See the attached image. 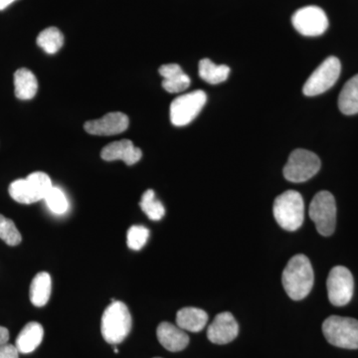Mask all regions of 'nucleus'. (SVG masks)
<instances>
[{
    "label": "nucleus",
    "mask_w": 358,
    "mask_h": 358,
    "mask_svg": "<svg viewBox=\"0 0 358 358\" xmlns=\"http://www.w3.org/2000/svg\"><path fill=\"white\" fill-rule=\"evenodd\" d=\"M282 286L294 301L305 299L312 291L315 274L310 261L303 254L294 256L287 264L282 275Z\"/></svg>",
    "instance_id": "f257e3e1"
},
{
    "label": "nucleus",
    "mask_w": 358,
    "mask_h": 358,
    "mask_svg": "<svg viewBox=\"0 0 358 358\" xmlns=\"http://www.w3.org/2000/svg\"><path fill=\"white\" fill-rule=\"evenodd\" d=\"M131 326L133 320L128 307L122 301H114L103 313L101 333L110 345H119L129 336Z\"/></svg>",
    "instance_id": "f03ea898"
},
{
    "label": "nucleus",
    "mask_w": 358,
    "mask_h": 358,
    "mask_svg": "<svg viewBox=\"0 0 358 358\" xmlns=\"http://www.w3.org/2000/svg\"><path fill=\"white\" fill-rule=\"evenodd\" d=\"M273 213L282 229H300L305 219V203L301 193L294 190H287L282 193L275 200Z\"/></svg>",
    "instance_id": "7ed1b4c3"
},
{
    "label": "nucleus",
    "mask_w": 358,
    "mask_h": 358,
    "mask_svg": "<svg viewBox=\"0 0 358 358\" xmlns=\"http://www.w3.org/2000/svg\"><path fill=\"white\" fill-rule=\"evenodd\" d=\"M52 181L48 174L37 171L25 179H17L9 186L11 199L21 204H32L44 200L50 192Z\"/></svg>",
    "instance_id": "20e7f679"
},
{
    "label": "nucleus",
    "mask_w": 358,
    "mask_h": 358,
    "mask_svg": "<svg viewBox=\"0 0 358 358\" xmlns=\"http://www.w3.org/2000/svg\"><path fill=\"white\" fill-rule=\"evenodd\" d=\"M322 333L331 345L345 350H358V320L331 315L322 324Z\"/></svg>",
    "instance_id": "39448f33"
},
{
    "label": "nucleus",
    "mask_w": 358,
    "mask_h": 358,
    "mask_svg": "<svg viewBox=\"0 0 358 358\" xmlns=\"http://www.w3.org/2000/svg\"><path fill=\"white\" fill-rule=\"evenodd\" d=\"M310 217L320 235L333 234L336 224V204L331 192H320L315 194L310 205Z\"/></svg>",
    "instance_id": "423d86ee"
},
{
    "label": "nucleus",
    "mask_w": 358,
    "mask_h": 358,
    "mask_svg": "<svg viewBox=\"0 0 358 358\" xmlns=\"http://www.w3.org/2000/svg\"><path fill=\"white\" fill-rule=\"evenodd\" d=\"M322 166L320 157L307 150H294L284 167V176L291 182H306L319 173Z\"/></svg>",
    "instance_id": "0eeeda50"
},
{
    "label": "nucleus",
    "mask_w": 358,
    "mask_h": 358,
    "mask_svg": "<svg viewBox=\"0 0 358 358\" xmlns=\"http://www.w3.org/2000/svg\"><path fill=\"white\" fill-rule=\"evenodd\" d=\"M203 91H194L174 99L171 105V121L173 126L185 127L199 115L206 103Z\"/></svg>",
    "instance_id": "6e6552de"
},
{
    "label": "nucleus",
    "mask_w": 358,
    "mask_h": 358,
    "mask_svg": "<svg viewBox=\"0 0 358 358\" xmlns=\"http://www.w3.org/2000/svg\"><path fill=\"white\" fill-rule=\"evenodd\" d=\"M341 71V65L338 58L334 56L327 58L303 85V94L313 96L324 93L338 82Z\"/></svg>",
    "instance_id": "1a4fd4ad"
},
{
    "label": "nucleus",
    "mask_w": 358,
    "mask_h": 358,
    "mask_svg": "<svg viewBox=\"0 0 358 358\" xmlns=\"http://www.w3.org/2000/svg\"><path fill=\"white\" fill-rule=\"evenodd\" d=\"M329 300L336 307H343L352 301L355 280L348 268L336 266L331 268L327 281Z\"/></svg>",
    "instance_id": "9d476101"
},
{
    "label": "nucleus",
    "mask_w": 358,
    "mask_h": 358,
    "mask_svg": "<svg viewBox=\"0 0 358 358\" xmlns=\"http://www.w3.org/2000/svg\"><path fill=\"white\" fill-rule=\"evenodd\" d=\"M292 23L296 31L308 37L320 36L329 27L326 13L320 7L313 6L296 10L292 17Z\"/></svg>",
    "instance_id": "9b49d317"
},
{
    "label": "nucleus",
    "mask_w": 358,
    "mask_h": 358,
    "mask_svg": "<svg viewBox=\"0 0 358 358\" xmlns=\"http://www.w3.org/2000/svg\"><path fill=\"white\" fill-rule=\"evenodd\" d=\"M239 326L232 313H219L207 329V338L215 345H227L237 338Z\"/></svg>",
    "instance_id": "f8f14e48"
},
{
    "label": "nucleus",
    "mask_w": 358,
    "mask_h": 358,
    "mask_svg": "<svg viewBox=\"0 0 358 358\" xmlns=\"http://www.w3.org/2000/svg\"><path fill=\"white\" fill-rule=\"evenodd\" d=\"M85 131L94 136H115L129 128L128 115L120 112L109 113L103 117L87 122Z\"/></svg>",
    "instance_id": "ddd939ff"
},
{
    "label": "nucleus",
    "mask_w": 358,
    "mask_h": 358,
    "mask_svg": "<svg viewBox=\"0 0 358 358\" xmlns=\"http://www.w3.org/2000/svg\"><path fill=\"white\" fill-rule=\"evenodd\" d=\"M101 157L106 162L122 160L128 166H134L136 162H140L143 152L140 148L134 147L131 141L122 140L114 141L103 148Z\"/></svg>",
    "instance_id": "4468645a"
},
{
    "label": "nucleus",
    "mask_w": 358,
    "mask_h": 358,
    "mask_svg": "<svg viewBox=\"0 0 358 358\" xmlns=\"http://www.w3.org/2000/svg\"><path fill=\"white\" fill-rule=\"evenodd\" d=\"M157 336L160 345L171 352H181L189 343V336L185 331L171 322H162L157 327Z\"/></svg>",
    "instance_id": "2eb2a0df"
},
{
    "label": "nucleus",
    "mask_w": 358,
    "mask_h": 358,
    "mask_svg": "<svg viewBox=\"0 0 358 358\" xmlns=\"http://www.w3.org/2000/svg\"><path fill=\"white\" fill-rule=\"evenodd\" d=\"M159 74L164 77L162 87L169 93H180L187 89L192 83L189 76L186 75L178 64L162 65L159 68Z\"/></svg>",
    "instance_id": "dca6fc26"
},
{
    "label": "nucleus",
    "mask_w": 358,
    "mask_h": 358,
    "mask_svg": "<svg viewBox=\"0 0 358 358\" xmlns=\"http://www.w3.org/2000/svg\"><path fill=\"white\" fill-rule=\"evenodd\" d=\"M44 336V329L41 324L31 322L23 327L16 338L15 346L20 353H31L41 345Z\"/></svg>",
    "instance_id": "f3484780"
},
{
    "label": "nucleus",
    "mask_w": 358,
    "mask_h": 358,
    "mask_svg": "<svg viewBox=\"0 0 358 358\" xmlns=\"http://www.w3.org/2000/svg\"><path fill=\"white\" fill-rule=\"evenodd\" d=\"M208 322V315L201 308H183L176 315V324L183 331L199 333Z\"/></svg>",
    "instance_id": "a211bd4d"
},
{
    "label": "nucleus",
    "mask_w": 358,
    "mask_h": 358,
    "mask_svg": "<svg viewBox=\"0 0 358 358\" xmlns=\"http://www.w3.org/2000/svg\"><path fill=\"white\" fill-rule=\"evenodd\" d=\"M15 96L20 100H31L36 95L38 82L31 71L21 68L14 74Z\"/></svg>",
    "instance_id": "6ab92c4d"
},
{
    "label": "nucleus",
    "mask_w": 358,
    "mask_h": 358,
    "mask_svg": "<svg viewBox=\"0 0 358 358\" xmlns=\"http://www.w3.org/2000/svg\"><path fill=\"white\" fill-rule=\"evenodd\" d=\"M52 281L47 272L38 273L35 275L30 286V301L35 307H44L51 296Z\"/></svg>",
    "instance_id": "aec40b11"
},
{
    "label": "nucleus",
    "mask_w": 358,
    "mask_h": 358,
    "mask_svg": "<svg viewBox=\"0 0 358 358\" xmlns=\"http://www.w3.org/2000/svg\"><path fill=\"white\" fill-rule=\"evenodd\" d=\"M338 108L343 114H358V75L345 85L338 98Z\"/></svg>",
    "instance_id": "412c9836"
},
{
    "label": "nucleus",
    "mask_w": 358,
    "mask_h": 358,
    "mask_svg": "<svg viewBox=\"0 0 358 358\" xmlns=\"http://www.w3.org/2000/svg\"><path fill=\"white\" fill-rule=\"evenodd\" d=\"M230 68L226 65H216L209 59H202L199 62V76L203 81L217 85L227 80Z\"/></svg>",
    "instance_id": "4be33fe9"
},
{
    "label": "nucleus",
    "mask_w": 358,
    "mask_h": 358,
    "mask_svg": "<svg viewBox=\"0 0 358 358\" xmlns=\"http://www.w3.org/2000/svg\"><path fill=\"white\" fill-rule=\"evenodd\" d=\"M37 44L46 53L55 54L64 44V36L58 28H46L37 37Z\"/></svg>",
    "instance_id": "5701e85b"
},
{
    "label": "nucleus",
    "mask_w": 358,
    "mask_h": 358,
    "mask_svg": "<svg viewBox=\"0 0 358 358\" xmlns=\"http://www.w3.org/2000/svg\"><path fill=\"white\" fill-rule=\"evenodd\" d=\"M140 206L141 210L145 212L148 217L152 221H159L166 214L164 204L155 199V193L152 189H148L143 193Z\"/></svg>",
    "instance_id": "b1692460"
},
{
    "label": "nucleus",
    "mask_w": 358,
    "mask_h": 358,
    "mask_svg": "<svg viewBox=\"0 0 358 358\" xmlns=\"http://www.w3.org/2000/svg\"><path fill=\"white\" fill-rule=\"evenodd\" d=\"M0 239L9 246H17L22 241L20 231L13 220L0 214Z\"/></svg>",
    "instance_id": "393cba45"
},
{
    "label": "nucleus",
    "mask_w": 358,
    "mask_h": 358,
    "mask_svg": "<svg viewBox=\"0 0 358 358\" xmlns=\"http://www.w3.org/2000/svg\"><path fill=\"white\" fill-rule=\"evenodd\" d=\"M44 200L49 209L53 213L59 214V215L64 214L69 208V202H68L65 193L56 186L51 188L50 192H48Z\"/></svg>",
    "instance_id": "a878e982"
},
{
    "label": "nucleus",
    "mask_w": 358,
    "mask_h": 358,
    "mask_svg": "<svg viewBox=\"0 0 358 358\" xmlns=\"http://www.w3.org/2000/svg\"><path fill=\"white\" fill-rule=\"evenodd\" d=\"M148 237H150V231L147 227L141 225L131 226L127 234V243L129 249L138 251L147 244Z\"/></svg>",
    "instance_id": "bb28decb"
},
{
    "label": "nucleus",
    "mask_w": 358,
    "mask_h": 358,
    "mask_svg": "<svg viewBox=\"0 0 358 358\" xmlns=\"http://www.w3.org/2000/svg\"><path fill=\"white\" fill-rule=\"evenodd\" d=\"M0 358H20V352L15 345L6 343L0 345Z\"/></svg>",
    "instance_id": "cd10ccee"
},
{
    "label": "nucleus",
    "mask_w": 358,
    "mask_h": 358,
    "mask_svg": "<svg viewBox=\"0 0 358 358\" xmlns=\"http://www.w3.org/2000/svg\"><path fill=\"white\" fill-rule=\"evenodd\" d=\"M9 341L8 329L0 326V345H6Z\"/></svg>",
    "instance_id": "c85d7f7f"
},
{
    "label": "nucleus",
    "mask_w": 358,
    "mask_h": 358,
    "mask_svg": "<svg viewBox=\"0 0 358 358\" xmlns=\"http://www.w3.org/2000/svg\"><path fill=\"white\" fill-rule=\"evenodd\" d=\"M15 0H0V10H3L7 6H10Z\"/></svg>",
    "instance_id": "c756f323"
},
{
    "label": "nucleus",
    "mask_w": 358,
    "mask_h": 358,
    "mask_svg": "<svg viewBox=\"0 0 358 358\" xmlns=\"http://www.w3.org/2000/svg\"><path fill=\"white\" fill-rule=\"evenodd\" d=\"M115 353H119V350H117V348H115Z\"/></svg>",
    "instance_id": "7c9ffc66"
},
{
    "label": "nucleus",
    "mask_w": 358,
    "mask_h": 358,
    "mask_svg": "<svg viewBox=\"0 0 358 358\" xmlns=\"http://www.w3.org/2000/svg\"><path fill=\"white\" fill-rule=\"evenodd\" d=\"M155 358H159V357H155Z\"/></svg>",
    "instance_id": "2f4dec72"
}]
</instances>
